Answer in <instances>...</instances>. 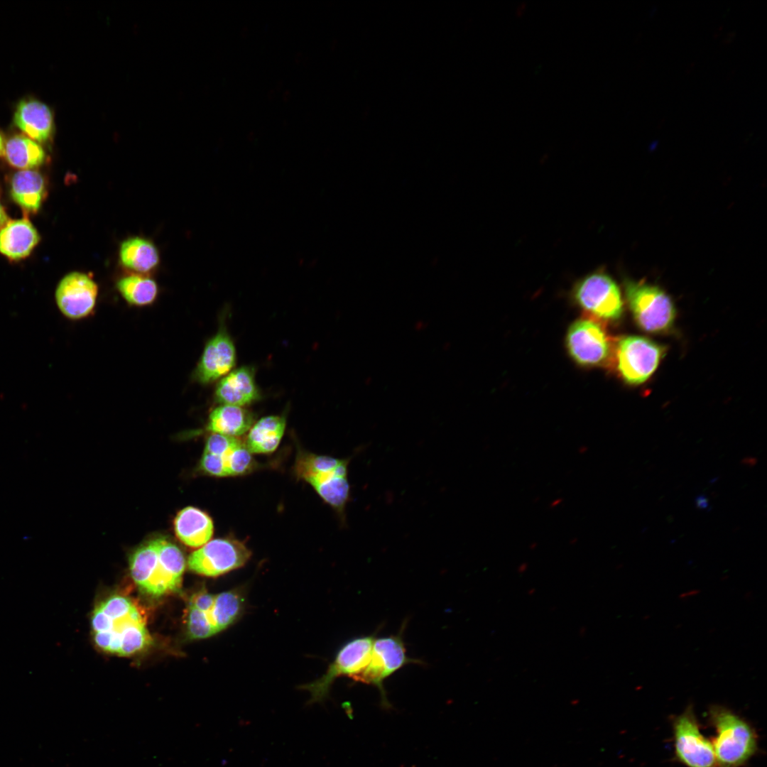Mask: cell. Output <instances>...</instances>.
I'll list each match as a JSON object with an SVG mask.
<instances>
[{
  "label": "cell",
  "mask_w": 767,
  "mask_h": 767,
  "mask_svg": "<svg viewBox=\"0 0 767 767\" xmlns=\"http://www.w3.org/2000/svg\"><path fill=\"white\" fill-rule=\"evenodd\" d=\"M96 645L103 651L128 656L152 642L142 609L131 599L114 595L99 604L92 616Z\"/></svg>",
  "instance_id": "1"
},
{
  "label": "cell",
  "mask_w": 767,
  "mask_h": 767,
  "mask_svg": "<svg viewBox=\"0 0 767 767\" xmlns=\"http://www.w3.org/2000/svg\"><path fill=\"white\" fill-rule=\"evenodd\" d=\"M186 562L180 549L164 538L146 542L131 555V576L145 594L162 597L178 592Z\"/></svg>",
  "instance_id": "2"
},
{
  "label": "cell",
  "mask_w": 767,
  "mask_h": 767,
  "mask_svg": "<svg viewBox=\"0 0 767 767\" xmlns=\"http://www.w3.org/2000/svg\"><path fill=\"white\" fill-rule=\"evenodd\" d=\"M709 719L716 735L711 741L717 767H740L755 754L758 738L743 717L722 705H712Z\"/></svg>",
  "instance_id": "3"
},
{
  "label": "cell",
  "mask_w": 767,
  "mask_h": 767,
  "mask_svg": "<svg viewBox=\"0 0 767 767\" xmlns=\"http://www.w3.org/2000/svg\"><path fill=\"white\" fill-rule=\"evenodd\" d=\"M625 296L636 325L649 333H665L675 322L676 310L670 297L660 287L626 279Z\"/></svg>",
  "instance_id": "4"
},
{
  "label": "cell",
  "mask_w": 767,
  "mask_h": 767,
  "mask_svg": "<svg viewBox=\"0 0 767 767\" xmlns=\"http://www.w3.org/2000/svg\"><path fill=\"white\" fill-rule=\"evenodd\" d=\"M404 626L399 633L375 638L369 660L364 668L351 679L376 687L381 695V705L385 709L391 707L386 696L384 682L398 670L410 663L421 664L420 660L409 658L403 639Z\"/></svg>",
  "instance_id": "5"
},
{
  "label": "cell",
  "mask_w": 767,
  "mask_h": 767,
  "mask_svg": "<svg viewBox=\"0 0 767 767\" xmlns=\"http://www.w3.org/2000/svg\"><path fill=\"white\" fill-rule=\"evenodd\" d=\"M571 295L576 305L596 320L616 321L623 314L620 288L602 268L579 279L573 285Z\"/></svg>",
  "instance_id": "6"
},
{
  "label": "cell",
  "mask_w": 767,
  "mask_h": 767,
  "mask_svg": "<svg viewBox=\"0 0 767 767\" xmlns=\"http://www.w3.org/2000/svg\"><path fill=\"white\" fill-rule=\"evenodd\" d=\"M665 352L664 346L647 337H622L614 349L618 374L629 385L641 384L656 371Z\"/></svg>",
  "instance_id": "7"
},
{
  "label": "cell",
  "mask_w": 767,
  "mask_h": 767,
  "mask_svg": "<svg viewBox=\"0 0 767 767\" xmlns=\"http://www.w3.org/2000/svg\"><path fill=\"white\" fill-rule=\"evenodd\" d=\"M565 345L570 357L580 366H602L614 355V342L603 325L594 318L582 317L568 328Z\"/></svg>",
  "instance_id": "8"
},
{
  "label": "cell",
  "mask_w": 767,
  "mask_h": 767,
  "mask_svg": "<svg viewBox=\"0 0 767 767\" xmlns=\"http://www.w3.org/2000/svg\"><path fill=\"white\" fill-rule=\"evenodd\" d=\"M374 634L361 636L347 641L337 652L325 673L317 680L300 686L310 694L308 705L322 703L328 698L331 686L339 677L352 678L359 673L368 663Z\"/></svg>",
  "instance_id": "9"
},
{
  "label": "cell",
  "mask_w": 767,
  "mask_h": 767,
  "mask_svg": "<svg viewBox=\"0 0 767 767\" xmlns=\"http://www.w3.org/2000/svg\"><path fill=\"white\" fill-rule=\"evenodd\" d=\"M673 722L677 760L687 767H717L712 743L701 732L692 706Z\"/></svg>",
  "instance_id": "10"
},
{
  "label": "cell",
  "mask_w": 767,
  "mask_h": 767,
  "mask_svg": "<svg viewBox=\"0 0 767 767\" xmlns=\"http://www.w3.org/2000/svg\"><path fill=\"white\" fill-rule=\"evenodd\" d=\"M245 544L232 538L209 540L188 557L189 569L201 575L217 577L242 567L250 558Z\"/></svg>",
  "instance_id": "11"
},
{
  "label": "cell",
  "mask_w": 767,
  "mask_h": 767,
  "mask_svg": "<svg viewBox=\"0 0 767 767\" xmlns=\"http://www.w3.org/2000/svg\"><path fill=\"white\" fill-rule=\"evenodd\" d=\"M98 285L88 274L72 272L64 276L55 290V301L61 313L70 320H80L94 311Z\"/></svg>",
  "instance_id": "12"
},
{
  "label": "cell",
  "mask_w": 767,
  "mask_h": 767,
  "mask_svg": "<svg viewBox=\"0 0 767 767\" xmlns=\"http://www.w3.org/2000/svg\"><path fill=\"white\" fill-rule=\"evenodd\" d=\"M236 363V349L227 330L222 327L206 343L193 372L195 381L207 384L230 372Z\"/></svg>",
  "instance_id": "13"
},
{
  "label": "cell",
  "mask_w": 767,
  "mask_h": 767,
  "mask_svg": "<svg viewBox=\"0 0 767 767\" xmlns=\"http://www.w3.org/2000/svg\"><path fill=\"white\" fill-rule=\"evenodd\" d=\"M350 459H341L335 466L306 473L300 477L310 484L318 495L344 518L345 508L351 499L348 480Z\"/></svg>",
  "instance_id": "14"
},
{
  "label": "cell",
  "mask_w": 767,
  "mask_h": 767,
  "mask_svg": "<svg viewBox=\"0 0 767 767\" xmlns=\"http://www.w3.org/2000/svg\"><path fill=\"white\" fill-rule=\"evenodd\" d=\"M13 122L27 137L39 143L50 140L54 131L52 111L45 104L35 99L19 102Z\"/></svg>",
  "instance_id": "15"
},
{
  "label": "cell",
  "mask_w": 767,
  "mask_h": 767,
  "mask_svg": "<svg viewBox=\"0 0 767 767\" xmlns=\"http://www.w3.org/2000/svg\"><path fill=\"white\" fill-rule=\"evenodd\" d=\"M215 400L220 404L244 407L260 398L254 370L241 366L230 371L217 384Z\"/></svg>",
  "instance_id": "16"
},
{
  "label": "cell",
  "mask_w": 767,
  "mask_h": 767,
  "mask_svg": "<svg viewBox=\"0 0 767 767\" xmlns=\"http://www.w3.org/2000/svg\"><path fill=\"white\" fill-rule=\"evenodd\" d=\"M40 236L26 218L9 221L0 229V253L12 261L27 257Z\"/></svg>",
  "instance_id": "17"
},
{
  "label": "cell",
  "mask_w": 767,
  "mask_h": 767,
  "mask_svg": "<svg viewBox=\"0 0 767 767\" xmlns=\"http://www.w3.org/2000/svg\"><path fill=\"white\" fill-rule=\"evenodd\" d=\"M178 539L187 547L200 548L210 540L214 533L211 517L200 508L187 506L180 510L173 521Z\"/></svg>",
  "instance_id": "18"
},
{
  "label": "cell",
  "mask_w": 767,
  "mask_h": 767,
  "mask_svg": "<svg viewBox=\"0 0 767 767\" xmlns=\"http://www.w3.org/2000/svg\"><path fill=\"white\" fill-rule=\"evenodd\" d=\"M43 176L36 170H23L14 173L10 184L13 200L28 213L40 209L47 193Z\"/></svg>",
  "instance_id": "19"
},
{
  "label": "cell",
  "mask_w": 767,
  "mask_h": 767,
  "mask_svg": "<svg viewBox=\"0 0 767 767\" xmlns=\"http://www.w3.org/2000/svg\"><path fill=\"white\" fill-rule=\"evenodd\" d=\"M119 256L121 264L134 273H147L156 268L160 262L156 245L141 236L125 239L120 245Z\"/></svg>",
  "instance_id": "20"
},
{
  "label": "cell",
  "mask_w": 767,
  "mask_h": 767,
  "mask_svg": "<svg viewBox=\"0 0 767 767\" xmlns=\"http://www.w3.org/2000/svg\"><path fill=\"white\" fill-rule=\"evenodd\" d=\"M254 423L253 413L244 407L221 404L210 413L207 430L236 437L248 432Z\"/></svg>",
  "instance_id": "21"
},
{
  "label": "cell",
  "mask_w": 767,
  "mask_h": 767,
  "mask_svg": "<svg viewBox=\"0 0 767 767\" xmlns=\"http://www.w3.org/2000/svg\"><path fill=\"white\" fill-rule=\"evenodd\" d=\"M283 415L265 416L254 423L244 442L252 454H268L278 447L285 428Z\"/></svg>",
  "instance_id": "22"
},
{
  "label": "cell",
  "mask_w": 767,
  "mask_h": 767,
  "mask_svg": "<svg viewBox=\"0 0 767 767\" xmlns=\"http://www.w3.org/2000/svg\"><path fill=\"white\" fill-rule=\"evenodd\" d=\"M4 153L11 166L22 170L38 167L45 160V153L40 144L21 134L14 135L8 139Z\"/></svg>",
  "instance_id": "23"
},
{
  "label": "cell",
  "mask_w": 767,
  "mask_h": 767,
  "mask_svg": "<svg viewBox=\"0 0 767 767\" xmlns=\"http://www.w3.org/2000/svg\"><path fill=\"white\" fill-rule=\"evenodd\" d=\"M243 606L244 597L241 592L229 590L214 594V603L210 609L198 610L202 611L216 633H218L237 619Z\"/></svg>",
  "instance_id": "24"
},
{
  "label": "cell",
  "mask_w": 767,
  "mask_h": 767,
  "mask_svg": "<svg viewBox=\"0 0 767 767\" xmlns=\"http://www.w3.org/2000/svg\"><path fill=\"white\" fill-rule=\"evenodd\" d=\"M116 287L125 301L132 306L151 305L157 298L156 282L145 274L132 273L119 278Z\"/></svg>",
  "instance_id": "25"
},
{
  "label": "cell",
  "mask_w": 767,
  "mask_h": 767,
  "mask_svg": "<svg viewBox=\"0 0 767 767\" xmlns=\"http://www.w3.org/2000/svg\"><path fill=\"white\" fill-rule=\"evenodd\" d=\"M227 477L243 475L256 466L252 453L241 440L224 457Z\"/></svg>",
  "instance_id": "26"
},
{
  "label": "cell",
  "mask_w": 767,
  "mask_h": 767,
  "mask_svg": "<svg viewBox=\"0 0 767 767\" xmlns=\"http://www.w3.org/2000/svg\"><path fill=\"white\" fill-rule=\"evenodd\" d=\"M240 441L236 437L211 433L207 438L204 452L224 457Z\"/></svg>",
  "instance_id": "27"
},
{
  "label": "cell",
  "mask_w": 767,
  "mask_h": 767,
  "mask_svg": "<svg viewBox=\"0 0 767 767\" xmlns=\"http://www.w3.org/2000/svg\"><path fill=\"white\" fill-rule=\"evenodd\" d=\"M200 469L217 477H227L224 459L222 457L203 452L200 462Z\"/></svg>",
  "instance_id": "28"
},
{
  "label": "cell",
  "mask_w": 767,
  "mask_h": 767,
  "mask_svg": "<svg viewBox=\"0 0 767 767\" xmlns=\"http://www.w3.org/2000/svg\"><path fill=\"white\" fill-rule=\"evenodd\" d=\"M695 506L699 509H707L709 507V499L703 494L698 495L695 499Z\"/></svg>",
  "instance_id": "29"
},
{
  "label": "cell",
  "mask_w": 767,
  "mask_h": 767,
  "mask_svg": "<svg viewBox=\"0 0 767 767\" xmlns=\"http://www.w3.org/2000/svg\"><path fill=\"white\" fill-rule=\"evenodd\" d=\"M7 215L0 201V229L7 222Z\"/></svg>",
  "instance_id": "30"
},
{
  "label": "cell",
  "mask_w": 767,
  "mask_h": 767,
  "mask_svg": "<svg viewBox=\"0 0 767 767\" xmlns=\"http://www.w3.org/2000/svg\"><path fill=\"white\" fill-rule=\"evenodd\" d=\"M757 459L753 457H746L741 460V463L749 467H753L756 465Z\"/></svg>",
  "instance_id": "31"
},
{
  "label": "cell",
  "mask_w": 767,
  "mask_h": 767,
  "mask_svg": "<svg viewBox=\"0 0 767 767\" xmlns=\"http://www.w3.org/2000/svg\"><path fill=\"white\" fill-rule=\"evenodd\" d=\"M562 501H563L562 498H560V497L556 498V499H555L554 500H553L550 502L549 506L551 508H556L557 506H558L560 504H562Z\"/></svg>",
  "instance_id": "32"
},
{
  "label": "cell",
  "mask_w": 767,
  "mask_h": 767,
  "mask_svg": "<svg viewBox=\"0 0 767 767\" xmlns=\"http://www.w3.org/2000/svg\"><path fill=\"white\" fill-rule=\"evenodd\" d=\"M587 450H588V447L587 446L582 445V446L579 447L578 452L580 454H581V455H583V454L586 453L587 452Z\"/></svg>",
  "instance_id": "33"
},
{
  "label": "cell",
  "mask_w": 767,
  "mask_h": 767,
  "mask_svg": "<svg viewBox=\"0 0 767 767\" xmlns=\"http://www.w3.org/2000/svg\"><path fill=\"white\" fill-rule=\"evenodd\" d=\"M4 141H3V138H2V136H1V134H0V156H1V155L2 153H4Z\"/></svg>",
  "instance_id": "34"
},
{
  "label": "cell",
  "mask_w": 767,
  "mask_h": 767,
  "mask_svg": "<svg viewBox=\"0 0 767 767\" xmlns=\"http://www.w3.org/2000/svg\"><path fill=\"white\" fill-rule=\"evenodd\" d=\"M526 567H527L526 564L523 563L519 566V570H521V572H523L526 570Z\"/></svg>",
  "instance_id": "35"
},
{
  "label": "cell",
  "mask_w": 767,
  "mask_h": 767,
  "mask_svg": "<svg viewBox=\"0 0 767 767\" xmlns=\"http://www.w3.org/2000/svg\"><path fill=\"white\" fill-rule=\"evenodd\" d=\"M536 546H537V544L535 542H533V543H531L530 544V548L531 549H534V548H535Z\"/></svg>",
  "instance_id": "36"
},
{
  "label": "cell",
  "mask_w": 767,
  "mask_h": 767,
  "mask_svg": "<svg viewBox=\"0 0 767 767\" xmlns=\"http://www.w3.org/2000/svg\"><path fill=\"white\" fill-rule=\"evenodd\" d=\"M577 538H572V539H571V540H570V543H571V544H572V545H573V544H575V543L577 542Z\"/></svg>",
  "instance_id": "37"
}]
</instances>
